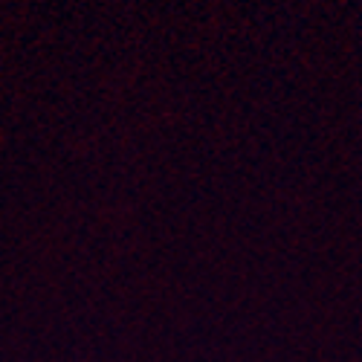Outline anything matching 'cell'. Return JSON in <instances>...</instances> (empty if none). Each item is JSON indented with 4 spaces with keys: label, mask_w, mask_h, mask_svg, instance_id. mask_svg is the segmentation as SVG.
<instances>
[]
</instances>
